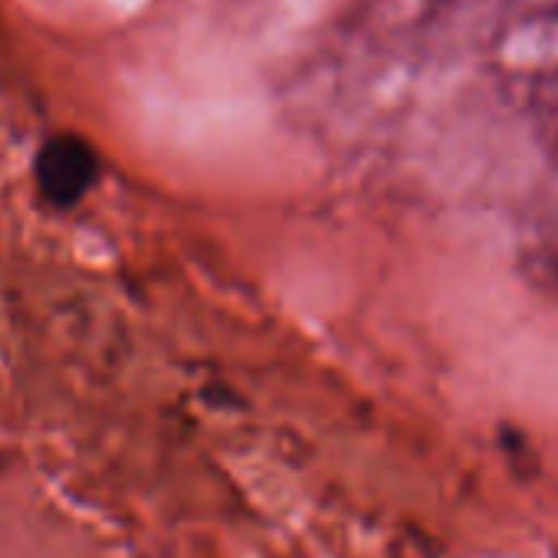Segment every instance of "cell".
I'll return each instance as SVG.
<instances>
[{"mask_svg":"<svg viewBox=\"0 0 558 558\" xmlns=\"http://www.w3.org/2000/svg\"><path fill=\"white\" fill-rule=\"evenodd\" d=\"M34 178L40 197L50 207L80 204L99 178V158L93 145L80 135H53L44 142L34 161Z\"/></svg>","mask_w":558,"mask_h":558,"instance_id":"1","label":"cell"}]
</instances>
